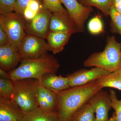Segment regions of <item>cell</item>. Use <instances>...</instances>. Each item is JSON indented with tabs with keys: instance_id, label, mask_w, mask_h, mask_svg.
Masks as SVG:
<instances>
[{
	"instance_id": "cell-1",
	"label": "cell",
	"mask_w": 121,
	"mask_h": 121,
	"mask_svg": "<svg viewBox=\"0 0 121 121\" xmlns=\"http://www.w3.org/2000/svg\"><path fill=\"white\" fill-rule=\"evenodd\" d=\"M102 89L95 80L65 90L56 91L58 95L59 121H70L75 114Z\"/></svg>"
},
{
	"instance_id": "cell-2",
	"label": "cell",
	"mask_w": 121,
	"mask_h": 121,
	"mask_svg": "<svg viewBox=\"0 0 121 121\" xmlns=\"http://www.w3.org/2000/svg\"><path fill=\"white\" fill-rule=\"evenodd\" d=\"M20 65L8 72V78L15 80L27 78L41 80L47 74H56L60 67L58 59L47 53L35 59L22 60Z\"/></svg>"
},
{
	"instance_id": "cell-3",
	"label": "cell",
	"mask_w": 121,
	"mask_h": 121,
	"mask_svg": "<svg viewBox=\"0 0 121 121\" xmlns=\"http://www.w3.org/2000/svg\"><path fill=\"white\" fill-rule=\"evenodd\" d=\"M121 58V43L117 42L115 36H108L104 51L91 54L84 61L83 65L99 68L112 73L120 69Z\"/></svg>"
},
{
	"instance_id": "cell-4",
	"label": "cell",
	"mask_w": 121,
	"mask_h": 121,
	"mask_svg": "<svg viewBox=\"0 0 121 121\" xmlns=\"http://www.w3.org/2000/svg\"><path fill=\"white\" fill-rule=\"evenodd\" d=\"M14 82L16 88L14 101L24 113L39 107L36 100V95L39 80L27 78Z\"/></svg>"
},
{
	"instance_id": "cell-5",
	"label": "cell",
	"mask_w": 121,
	"mask_h": 121,
	"mask_svg": "<svg viewBox=\"0 0 121 121\" xmlns=\"http://www.w3.org/2000/svg\"><path fill=\"white\" fill-rule=\"evenodd\" d=\"M26 20L23 15L16 13H0V25L7 33L9 43L18 50L21 43L26 35Z\"/></svg>"
},
{
	"instance_id": "cell-6",
	"label": "cell",
	"mask_w": 121,
	"mask_h": 121,
	"mask_svg": "<svg viewBox=\"0 0 121 121\" xmlns=\"http://www.w3.org/2000/svg\"><path fill=\"white\" fill-rule=\"evenodd\" d=\"M47 43L45 39L26 34L18 49L22 60L38 58L48 53Z\"/></svg>"
},
{
	"instance_id": "cell-7",
	"label": "cell",
	"mask_w": 121,
	"mask_h": 121,
	"mask_svg": "<svg viewBox=\"0 0 121 121\" xmlns=\"http://www.w3.org/2000/svg\"><path fill=\"white\" fill-rule=\"evenodd\" d=\"M52 13L42 7L32 19L26 20V34L46 39L49 32V25Z\"/></svg>"
},
{
	"instance_id": "cell-8",
	"label": "cell",
	"mask_w": 121,
	"mask_h": 121,
	"mask_svg": "<svg viewBox=\"0 0 121 121\" xmlns=\"http://www.w3.org/2000/svg\"><path fill=\"white\" fill-rule=\"evenodd\" d=\"M62 1L75 25L78 32H84L85 22L93 12L92 8L84 7L77 0H62Z\"/></svg>"
},
{
	"instance_id": "cell-9",
	"label": "cell",
	"mask_w": 121,
	"mask_h": 121,
	"mask_svg": "<svg viewBox=\"0 0 121 121\" xmlns=\"http://www.w3.org/2000/svg\"><path fill=\"white\" fill-rule=\"evenodd\" d=\"M110 73L102 68L95 67L90 70L80 69L67 75L66 77L68 78L70 87H74L83 86L95 81Z\"/></svg>"
},
{
	"instance_id": "cell-10",
	"label": "cell",
	"mask_w": 121,
	"mask_h": 121,
	"mask_svg": "<svg viewBox=\"0 0 121 121\" xmlns=\"http://www.w3.org/2000/svg\"><path fill=\"white\" fill-rule=\"evenodd\" d=\"M96 113L95 121H108V112L111 107V100L109 94L101 90L89 100Z\"/></svg>"
},
{
	"instance_id": "cell-11",
	"label": "cell",
	"mask_w": 121,
	"mask_h": 121,
	"mask_svg": "<svg viewBox=\"0 0 121 121\" xmlns=\"http://www.w3.org/2000/svg\"><path fill=\"white\" fill-rule=\"evenodd\" d=\"M24 114L14 100L0 95V121H22Z\"/></svg>"
},
{
	"instance_id": "cell-12",
	"label": "cell",
	"mask_w": 121,
	"mask_h": 121,
	"mask_svg": "<svg viewBox=\"0 0 121 121\" xmlns=\"http://www.w3.org/2000/svg\"><path fill=\"white\" fill-rule=\"evenodd\" d=\"M21 61L18 50L11 44L0 46V69L10 72L16 69Z\"/></svg>"
},
{
	"instance_id": "cell-13",
	"label": "cell",
	"mask_w": 121,
	"mask_h": 121,
	"mask_svg": "<svg viewBox=\"0 0 121 121\" xmlns=\"http://www.w3.org/2000/svg\"><path fill=\"white\" fill-rule=\"evenodd\" d=\"M49 31L74 33L78 30L68 12L52 13L49 25Z\"/></svg>"
},
{
	"instance_id": "cell-14",
	"label": "cell",
	"mask_w": 121,
	"mask_h": 121,
	"mask_svg": "<svg viewBox=\"0 0 121 121\" xmlns=\"http://www.w3.org/2000/svg\"><path fill=\"white\" fill-rule=\"evenodd\" d=\"M72 34L70 32L49 31L46 39L48 51L54 54L62 52Z\"/></svg>"
},
{
	"instance_id": "cell-15",
	"label": "cell",
	"mask_w": 121,
	"mask_h": 121,
	"mask_svg": "<svg viewBox=\"0 0 121 121\" xmlns=\"http://www.w3.org/2000/svg\"><path fill=\"white\" fill-rule=\"evenodd\" d=\"M40 81L44 87L52 91H60L70 87L69 80L66 77L57 76L56 74L45 75Z\"/></svg>"
},
{
	"instance_id": "cell-16",
	"label": "cell",
	"mask_w": 121,
	"mask_h": 121,
	"mask_svg": "<svg viewBox=\"0 0 121 121\" xmlns=\"http://www.w3.org/2000/svg\"><path fill=\"white\" fill-rule=\"evenodd\" d=\"M22 121H59L57 112L44 110L39 107L24 113Z\"/></svg>"
},
{
	"instance_id": "cell-17",
	"label": "cell",
	"mask_w": 121,
	"mask_h": 121,
	"mask_svg": "<svg viewBox=\"0 0 121 121\" xmlns=\"http://www.w3.org/2000/svg\"><path fill=\"white\" fill-rule=\"evenodd\" d=\"M96 81L103 88L112 87L121 91V68L103 76Z\"/></svg>"
},
{
	"instance_id": "cell-18",
	"label": "cell",
	"mask_w": 121,
	"mask_h": 121,
	"mask_svg": "<svg viewBox=\"0 0 121 121\" xmlns=\"http://www.w3.org/2000/svg\"><path fill=\"white\" fill-rule=\"evenodd\" d=\"M83 6L95 7L99 9L105 16L109 15L112 0H77Z\"/></svg>"
},
{
	"instance_id": "cell-19",
	"label": "cell",
	"mask_w": 121,
	"mask_h": 121,
	"mask_svg": "<svg viewBox=\"0 0 121 121\" xmlns=\"http://www.w3.org/2000/svg\"><path fill=\"white\" fill-rule=\"evenodd\" d=\"M95 113L94 108L88 102L75 114L70 121H95Z\"/></svg>"
},
{
	"instance_id": "cell-20",
	"label": "cell",
	"mask_w": 121,
	"mask_h": 121,
	"mask_svg": "<svg viewBox=\"0 0 121 121\" xmlns=\"http://www.w3.org/2000/svg\"><path fill=\"white\" fill-rule=\"evenodd\" d=\"M16 93L14 81L9 78L0 77V95L14 100Z\"/></svg>"
},
{
	"instance_id": "cell-21",
	"label": "cell",
	"mask_w": 121,
	"mask_h": 121,
	"mask_svg": "<svg viewBox=\"0 0 121 121\" xmlns=\"http://www.w3.org/2000/svg\"><path fill=\"white\" fill-rule=\"evenodd\" d=\"M109 16L111 17V31L121 36V14L111 6Z\"/></svg>"
},
{
	"instance_id": "cell-22",
	"label": "cell",
	"mask_w": 121,
	"mask_h": 121,
	"mask_svg": "<svg viewBox=\"0 0 121 121\" xmlns=\"http://www.w3.org/2000/svg\"><path fill=\"white\" fill-rule=\"evenodd\" d=\"M88 30L91 34L94 35H99L104 31L103 22L99 16H95L92 17L88 23Z\"/></svg>"
},
{
	"instance_id": "cell-23",
	"label": "cell",
	"mask_w": 121,
	"mask_h": 121,
	"mask_svg": "<svg viewBox=\"0 0 121 121\" xmlns=\"http://www.w3.org/2000/svg\"><path fill=\"white\" fill-rule=\"evenodd\" d=\"M43 7L51 12H68L62 5V0H42Z\"/></svg>"
},
{
	"instance_id": "cell-24",
	"label": "cell",
	"mask_w": 121,
	"mask_h": 121,
	"mask_svg": "<svg viewBox=\"0 0 121 121\" xmlns=\"http://www.w3.org/2000/svg\"><path fill=\"white\" fill-rule=\"evenodd\" d=\"M109 94L111 100V107L114 110L115 113L116 121H121V99H118L116 93L112 90L109 91Z\"/></svg>"
},
{
	"instance_id": "cell-25",
	"label": "cell",
	"mask_w": 121,
	"mask_h": 121,
	"mask_svg": "<svg viewBox=\"0 0 121 121\" xmlns=\"http://www.w3.org/2000/svg\"><path fill=\"white\" fill-rule=\"evenodd\" d=\"M16 1V0H0V13L13 12Z\"/></svg>"
},
{
	"instance_id": "cell-26",
	"label": "cell",
	"mask_w": 121,
	"mask_h": 121,
	"mask_svg": "<svg viewBox=\"0 0 121 121\" xmlns=\"http://www.w3.org/2000/svg\"><path fill=\"white\" fill-rule=\"evenodd\" d=\"M31 0H16L14 12L16 13L23 15L24 12Z\"/></svg>"
},
{
	"instance_id": "cell-27",
	"label": "cell",
	"mask_w": 121,
	"mask_h": 121,
	"mask_svg": "<svg viewBox=\"0 0 121 121\" xmlns=\"http://www.w3.org/2000/svg\"><path fill=\"white\" fill-rule=\"evenodd\" d=\"M10 43L7 33L1 25H0V46Z\"/></svg>"
},
{
	"instance_id": "cell-28",
	"label": "cell",
	"mask_w": 121,
	"mask_h": 121,
	"mask_svg": "<svg viewBox=\"0 0 121 121\" xmlns=\"http://www.w3.org/2000/svg\"><path fill=\"white\" fill-rule=\"evenodd\" d=\"M112 7L121 14V0H112Z\"/></svg>"
},
{
	"instance_id": "cell-29",
	"label": "cell",
	"mask_w": 121,
	"mask_h": 121,
	"mask_svg": "<svg viewBox=\"0 0 121 121\" xmlns=\"http://www.w3.org/2000/svg\"><path fill=\"white\" fill-rule=\"evenodd\" d=\"M8 72L5 71L2 69H0V77L8 78Z\"/></svg>"
},
{
	"instance_id": "cell-30",
	"label": "cell",
	"mask_w": 121,
	"mask_h": 121,
	"mask_svg": "<svg viewBox=\"0 0 121 121\" xmlns=\"http://www.w3.org/2000/svg\"><path fill=\"white\" fill-rule=\"evenodd\" d=\"M108 121H116V119H115V112L113 113L112 117L109 119Z\"/></svg>"
},
{
	"instance_id": "cell-31",
	"label": "cell",
	"mask_w": 121,
	"mask_h": 121,
	"mask_svg": "<svg viewBox=\"0 0 121 121\" xmlns=\"http://www.w3.org/2000/svg\"><path fill=\"white\" fill-rule=\"evenodd\" d=\"M120 68H121V63H120Z\"/></svg>"
},
{
	"instance_id": "cell-32",
	"label": "cell",
	"mask_w": 121,
	"mask_h": 121,
	"mask_svg": "<svg viewBox=\"0 0 121 121\" xmlns=\"http://www.w3.org/2000/svg\"></svg>"
}]
</instances>
